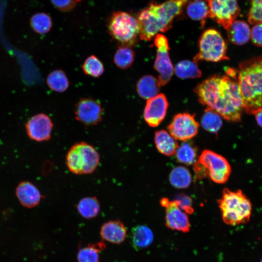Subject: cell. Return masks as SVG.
<instances>
[{
  "instance_id": "d4e9b609",
  "label": "cell",
  "mask_w": 262,
  "mask_h": 262,
  "mask_svg": "<svg viewBox=\"0 0 262 262\" xmlns=\"http://www.w3.org/2000/svg\"><path fill=\"white\" fill-rule=\"evenodd\" d=\"M176 75L180 79L196 78L201 77L202 72L195 61L183 60L175 66Z\"/></svg>"
},
{
  "instance_id": "d590c367",
  "label": "cell",
  "mask_w": 262,
  "mask_h": 262,
  "mask_svg": "<svg viewBox=\"0 0 262 262\" xmlns=\"http://www.w3.org/2000/svg\"><path fill=\"white\" fill-rule=\"evenodd\" d=\"M250 38L254 45L262 47V23L254 25L251 30Z\"/></svg>"
},
{
  "instance_id": "277c9868",
  "label": "cell",
  "mask_w": 262,
  "mask_h": 262,
  "mask_svg": "<svg viewBox=\"0 0 262 262\" xmlns=\"http://www.w3.org/2000/svg\"><path fill=\"white\" fill-rule=\"evenodd\" d=\"M217 202L223 220L226 224L236 226L249 221L252 204L241 190L233 191L225 188Z\"/></svg>"
},
{
  "instance_id": "7c38bea8",
  "label": "cell",
  "mask_w": 262,
  "mask_h": 262,
  "mask_svg": "<svg viewBox=\"0 0 262 262\" xmlns=\"http://www.w3.org/2000/svg\"><path fill=\"white\" fill-rule=\"evenodd\" d=\"M103 113L100 102L90 97L81 98L75 106V118L86 126L98 124L102 119Z\"/></svg>"
},
{
  "instance_id": "30bf717a",
  "label": "cell",
  "mask_w": 262,
  "mask_h": 262,
  "mask_svg": "<svg viewBox=\"0 0 262 262\" xmlns=\"http://www.w3.org/2000/svg\"><path fill=\"white\" fill-rule=\"evenodd\" d=\"M154 44L157 48L154 68L158 72V81L161 86L164 85L171 79L173 74V67L169 55V44L163 34L155 36Z\"/></svg>"
},
{
  "instance_id": "9a60e30c",
  "label": "cell",
  "mask_w": 262,
  "mask_h": 262,
  "mask_svg": "<svg viewBox=\"0 0 262 262\" xmlns=\"http://www.w3.org/2000/svg\"><path fill=\"white\" fill-rule=\"evenodd\" d=\"M168 107L167 100L163 94L147 99L143 114L145 120L149 126L157 127L164 118Z\"/></svg>"
},
{
  "instance_id": "2e32d148",
  "label": "cell",
  "mask_w": 262,
  "mask_h": 262,
  "mask_svg": "<svg viewBox=\"0 0 262 262\" xmlns=\"http://www.w3.org/2000/svg\"><path fill=\"white\" fill-rule=\"evenodd\" d=\"M15 194L20 204L30 209L39 205L42 198V195L37 187L27 180L22 181L18 184Z\"/></svg>"
},
{
  "instance_id": "8fae6325",
  "label": "cell",
  "mask_w": 262,
  "mask_h": 262,
  "mask_svg": "<svg viewBox=\"0 0 262 262\" xmlns=\"http://www.w3.org/2000/svg\"><path fill=\"white\" fill-rule=\"evenodd\" d=\"M199 126L195 115L183 113L175 115L167 129L174 139L184 142L197 134Z\"/></svg>"
},
{
  "instance_id": "8992f818",
  "label": "cell",
  "mask_w": 262,
  "mask_h": 262,
  "mask_svg": "<svg viewBox=\"0 0 262 262\" xmlns=\"http://www.w3.org/2000/svg\"><path fill=\"white\" fill-rule=\"evenodd\" d=\"M100 156L90 144L80 142L73 145L66 155V165L69 170L76 175L90 174L97 168Z\"/></svg>"
},
{
  "instance_id": "ba28073f",
  "label": "cell",
  "mask_w": 262,
  "mask_h": 262,
  "mask_svg": "<svg viewBox=\"0 0 262 262\" xmlns=\"http://www.w3.org/2000/svg\"><path fill=\"white\" fill-rule=\"evenodd\" d=\"M198 161L205 168L208 176L213 182L221 184L228 180L231 167L226 159L222 155L210 150H204Z\"/></svg>"
},
{
  "instance_id": "7a4b0ae2",
  "label": "cell",
  "mask_w": 262,
  "mask_h": 262,
  "mask_svg": "<svg viewBox=\"0 0 262 262\" xmlns=\"http://www.w3.org/2000/svg\"><path fill=\"white\" fill-rule=\"evenodd\" d=\"M191 0H167L162 3L151 2L138 14L139 37L149 41L158 33L170 29L174 18L180 15Z\"/></svg>"
},
{
  "instance_id": "9c48e42d",
  "label": "cell",
  "mask_w": 262,
  "mask_h": 262,
  "mask_svg": "<svg viewBox=\"0 0 262 262\" xmlns=\"http://www.w3.org/2000/svg\"><path fill=\"white\" fill-rule=\"evenodd\" d=\"M205 0L209 7V17L226 30L240 13L237 0Z\"/></svg>"
},
{
  "instance_id": "603a6c76",
  "label": "cell",
  "mask_w": 262,
  "mask_h": 262,
  "mask_svg": "<svg viewBox=\"0 0 262 262\" xmlns=\"http://www.w3.org/2000/svg\"><path fill=\"white\" fill-rule=\"evenodd\" d=\"M104 242L90 243L87 246L80 248L77 253L78 262H99V252L106 247Z\"/></svg>"
},
{
  "instance_id": "4fadbf2b",
  "label": "cell",
  "mask_w": 262,
  "mask_h": 262,
  "mask_svg": "<svg viewBox=\"0 0 262 262\" xmlns=\"http://www.w3.org/2000/svg\"><path fill=\"white\" fill-rule=\"evenodd\" d=\"M160 203L165 209V221L167 227L183 232L190 230L189 218L186 213L179 207L175 200H170L164 197L160 200Z\"/></svg>"
},
{
  "instance_id": "4dcf8cb0",
  "label": "cell",
  "mask_w": 262,
  "mask_h": 262,
  "mask_svg": "<svg viewBox=\"0 0 262 262\" xmlns=\"http://www.w3.org/2000/svg\"><path fill=\"white\" fill-rule=\"evenodd\" d=\"M175 154L179 162L190 165L196 162L197 150L190 143L184 142L179 146Z\"/></svg>"
},
{
  "instance_id": "d6a6232c",
  "label": "cell",
  "mask_w": 262,
  "mask_h": 262,
  "mask_svg": "<svg viewBox=\"0 0 262 262\" xmlns=\"http://www.w3.org/2000/svg\"><path fill=\"white\" fill-rule=\"evenodd\" d=\"M250 8L247 14L248 22L253 25L262 23V0H247Z\"/></svg>"
},
{
  "instance_id": "5bb4252c",
  "label": "cell",
  "mask_w": 262,
  "mask_h": 262,
  "mask_svg": "<svg viewBox=\"0 0 262 262\" xmlns=\"http://www.w3.org/2000/svg\"><path fill=\"white\" fill-rule=\"evenodd\" d=\"M25 127L28 137L32 140L40 142L49 140L53 124L47 115L40 113L31 117Z\"/></svg>"
},
{
  "instance_id": "cb8c5ba5",
  "label": "cell",
  "mask_w": 262,
  "mask_h": 262,
  "mask_svg": "<svg viewBox=\"0 0 262 262\" xmlns=\"http://www.w3.org/2000/svg\"><path fill=\"white\" fill-rule=\"evenodd\" d=\"M186 6V13L188 16L193 20L201 21L203 25L205 19L209 17V7L206 0H190Z\"/></svg>"
},
{
  "instance_id": "1f68e13d",
  "label": "cell",
  "mask_w": 262,
  "mask_h": 262,
  "mask_svg": "<svg viewBox=\"0 0 262 262\" xmlns=\"http://www.w3.org/2000/svg\"><path fill=\"white\" fill-rule=\"evenodd\" d=\"M82 69L85 75L94 78L99 77L104 71L103 63L94 55L89 56L85 60Z\"/></svg>"
},
{
  "instance_id": "e0dca14e",
  "label": "cell",
  "mask_w": 262,
  "mask_h": 262,
  "mask_svg": "<svg viewBox=\"0 0 262 262\" xmlns=\"http://www.w3.org/2000/svg\"><path fill=\"white\" fill-rule=\"evenodd\" d=\"M100 235L106 241L120 244L126 239L127 229L123 222L119 219L110 220L101 226Z\"/></svg>"
},
{
  "instance_id": "f546056e",
  "label": "cell",
  "mask_w": 262,
  "mask_h": 262,
  "mask_svg": "<svg viewBox=\"0 0 262 262\" xmlns=\"http://www.w3.org/2000/svg\"><path fill=\"white\" fill-rule=\"evenodd\" d=\"M201 122L205 130L212 133L217 132L222 125L220 115L209 107H207L205 110Z\"/></svg>"
},
{
  "instance_id": "d6986e66",
  "label": "cell",
  "mask_w": 262,
  "mask_h": 262,
  "mask_svg": "<svg viewBox=\"0 0 262 262\" xmlns=\"http://www.w3.org/2000/svg\"><path fill=\"white\" fill-rule=\"evenodd\" d=\"M154 142L158 151L168 156L175 154L179 146L176 140L164 130L155 132Z\"/></svg>"
},
{
  "instance_id": "5b68a950",
  "label": "cell",
  "mask_w": 262,
  "mask_h": 262,
  "mask_svg": "<svg viewBox=\"0 0 262 262\" xmlns=\"http://www.w3.org/2000/svg\"><path fill=\"white\" fill-rule=\"evenodd\" d=\"M107 29L112 38L120 46H134L139 37L136 18L124 11H114L107 22Z\"/></svg>"
},
{
  "instance_id": "6da1fadb",
  "label": "cell",
  "mask_w": 262,
  "mask_h": 262,
  "mask_svg": "<svg viewBox=\"0 0 262 262\" xmlns=\"http://www.w3.org/2000/svg\"><path fill=\"white\" fill-rule=\"evenodd\" d=\"M195 92L199 102L224 119L241 120L244 111L243 99L237 82V70L226 69V75H214L199 83Z\"/></svg>"
},
{
  "instance_id": "4316f807",
  "label": "cell",
  "mask_w": 262,
  "mask_h": 262,
  "mask_svg": "<svg viewBox=\"0 0 262 262\" xmlns=\"http://www.w3.org/2000/svg\"><path fill=\"white\" fill-rule=\"evenodd\" d=\"M169 181L174 187L179 189L187 188L191 182V175L189 170L184 166L174 168L169 175Z\"/></svg>"
},
{
  "instance_id": "ac0fdd59",
  "label": "cell",
  "mask_w": 262,
  "mask_h": 262,
  "mask_svg": "<svg viewBox=\"0 0 262 262\" xmlns=\"http://www.w3.org/2000/svg\"><path fill=\"white\" fill-rule=\"evenodd\" d=\"M229 41L237 45L246 44L250 38L251 30L243 20H234L227 29Z\"/></svg>"
},
{
  "instance_id": "f35d334b",
  "label": "cell",
  "mask_w": 262,
  "mask_h": 262,
  "mask_svg": "<svg viewBox=\"0 0 262 262\" xmlns=\"http://www.w3.org/2000/svg\"><path fill=\"white\" fill-rule=\"evenodd\" d=\"M262 262V260H261V262Z\"/></svg>"
},
{
  "instance_id": "e575fe53",
  "label": "cell",
  "mask_w": 262,
  "mask_h": 262,
  "mask_svg": "<svg viewBox=\"0 0 262 262\" xmlns=\"http://www.w3.org/2000/svg\"><path fill=\"white\" fill-rule=\"evenodd\" d=\"M179 207L185 213L192 214L194 210L192 206L191 198L183 194L178 195L175 199Z\"/></svg>"
},
{
  "instance_id": "f1b7e54d",
  "label": "cell",
  "mask_w": 262,
  "mask_h": 262,
  "mask_svg": "<svg viewBox=\"0 0 262 262\" xmlns=\"http://www.w3.org/2000/svg\"><path fill=\"white\" fill-rule=\"evenodd\" d=\"M30 24L32 30L37 33L43 34L48 33L52 28V20L46 13L40 12L33 15L30 18Z\"/></svg>"
},
{
  "instance_id": "7402d4cb",
  "label": "cell",
  "mask_w": 262,
  "mask_h": 262,
  "mask_svg": "<svg viewBox=\"0 0 262 262\" xmlns=\"http://www.w3.org/2000/svg\"><path fill=\"white\" fill-rule=\"evenodd\" d=\"M131 239L133 247L141 249L149 246L153 240V234L147 227L139 225L131 230Z\"/></svg>"
},
{
  "instance_id": "74e56055",
  "label": "cell",
  "mask_w": 262,
  "mask_h": 262,
  "mask_svg": "<svg viewBox=\"0 0 262 262\" xmlns=\"http://www.w3.org/2000/svg\"><path fill=\"white\" fill-rule=\"evenodd\" d=\"M254 115L257 123L260 127H262V109L257 112Z\"/></svg>"
},
{
  "instance_id": "83f0119b",
  "label": "cell",
  "mask_w": 262,
  "mask_h": 262,
  "mask_svg": "<svg viewBox=\"0 0 262 262\" xmlns=\"http://www.w3.org/2000/svg\"><path fill=\"white\" fill-rule=\"evenodd\" d=\"M135 57V52L130 47L119 46L114 54V62L118 68L126 69L133 64Z\"/></svg>"
},
{
  "instance_id": "ffe728a7",
  "label": "cell",
  "mask_w": 262,
  "mask_h": 262,
  "mask_svg": "<svg viewBox=\"0 0 262 262\" xmlns=\"http://www.w3.org/2000/svg\"><path fill=\"white\" fill-rule=\"evenodd\" d=\"M160 82L152 75L142 77L136 84V91L140 97L148 99L158 94L161 87Z\"/></svg>"
},
{
  "instance_id": "52a82bcc",
  "label": "cell",
  "mask_w": 262,
  "mask_h": 262,
  "mask_svg": "<svg viewBox=\"0 0 262 262\" xmlns=\"http://www.w3.org/2000/svg\"><path fill=\"white\" fill-rule=\"evenodd\" d=\"M199 51L194 61L217 62L228 60L226 44L220 33L213 29L205 31L198 41Z\"/></svg>"
},
{
  "instance_id": "8d00e7d4",
  "label": "cell",
  "mask_w": 262,
  "mask_h": 262,
  "mask_svg": "<svg viewBox=\"0 0 262 262\" xmlns=\"http://www.w3.org/2000/svg\"><path fill=\"white\" fill-rule=\"evenodd\" d=\"M194 171L197 179H201L208 176L207 172L204 166L198 161L195 163Z\"/></svg>"
},
{
  "instance_id": "44dd1931",
  "label": "cell",
  "mask_w": 262,
  "mask_h": 262,
  "mask_svg": "<svg viewBox=\"0 0 262 262\" xmlns=\"http://www.w3.org/2000/svg\"><path fill=\"white\" fill-rule=\"evenodd\" d=\"M79 213L84 218L96 217L100 212V204L95 196H86L81 199L76 205Z\"/></svg>"
},
{
  "instance_id": "484cf974",
  "label": "cell",
  "mask_w": 262,
  "mask_h": 262,
  "mask_svg": "<svg viewBox=\"0 0 262 262\" xmlns=\"http://www.w3.org/2000/svg\"><path fill=\"white\" fill-rule=\"evenodd\" d=\"M46 82L51 90L58 93L66 91L69 84L66 73L61 69H55L50 72L47 77Z\"/></svg>"
},
{
  "instance_id": "836d02e7",
  "label": "cell",
  "mask_w": 262,
  "mask_h": 262,
  "mask_svg": "<svg viewBox=\"0 0 262 262\" xmlns=\"http://www.w3.org/2000/svg\"><path fill=\"white\" fill-rule=\"evenodd\" d=\"M52 4L58 10L67 12L72 10L81 0H50Z\"/></svg>"
},
{
  "instance_id": "3957f363",
  "label": "cell",
  "mask_w": 262,
  "mask_h": 262,
  "mask_svg": "<svg viewBox=\"0 0 262 262\" xmlns=\"http://www.w3.org/2000/svg\"><path fill=\"white\" fill-rule=\"evenodd\" d=\"M237 82L244 111L248 114H255L262 109V55L239 64Z\"/></svg>"
}]
</instances>
